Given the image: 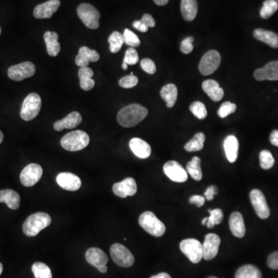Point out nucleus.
Wrapping results in <instances>:
<instances>
[{"mask_svg":"<svg viewBox=\"0 0 278 278\" xmlns=\"http://www.w3.org/2000/svg\"><path fill=\"white\" fill-rule=\"evenodd\" d=\"M260 164L264 169H272L275 165V159L272 152L268 150H263L260 153Z\"/></svg>","mask_w":278,"mask_h":278,"instance_id":"39","label":"nucleus"},{"mask_svg":"<svg viewBox=\"0 0 278 278\" xmlns=\"http://www.w3.org/2000/svg\"><path fill=\"white\" fill-rule=\"evenodd\" d=\"M190 111L194 114L198 119H204L207 116V110L205 104L200 101H195L190 104Z\"/></svg>","mask_w":278,"mask_h":278,"instance_id":"40","label":"nucleus"},{"mask_svg":"<svg viewBox=\"0 0 278 278\" xmlns=\"http://www.w3.org/2000/svg\"><path fill=\"white\" fill-rule=\"evenodd\" d=\"M86 260L94 268L105 266L108 262V258L105 253L99 248H91L87 250L85 254Z\"/></svg>","mask_w":278,"mask_h":278,"instance_id":"21","label":"nucleus"},{"mask_svg":"<svg viewBox=\"0 0 278 278\" xmlns=\"http://www.w3.org/2000/svg\"><path fill=\"white\" fill-rule=\"evenodd\" d=\"M56 183L62 189L67 191H77L81 186L80 178L70 173H60L56 176Z\"/></svg>","mask_w":278,"mask_h":278,"instance_id":"17","label":"nucleus"},{"mask_svg":"<svg viewBox=\"0 0 278 278\" xmlns=\"http://www.w3.org/2000/svg\"><path fill=\"white\" fill-rule=\"evenodd\" d=\"M138 223L148 234L153 237H162L166 232V226L152 212H144L139 217Z\"/></svg>","mask_w":278,"mask_h":278,"instance_id":"4","label":"nucleus"},{"mask_svg":"<svg viewBox=\"0 0 278 278\" xmlns=\"http://www.w3.org/2000/svg\"><path fill=\"white\" fill-rule=\"evenodd\" d=\"M205 135L203 132L196 134L191 140L185 145V149L189 152H198L202 150L205 142Z\"/></svg>","mask_w":278,"mask_h":278,"instance_id":"35","label":"nucleus"},{"mask_svg":"<svg viewBox=\"0 0 278 278\" xmlns=\"http://www.w3.org/2000/svg\"><path fill=\"white\" fill-rule=\"evenodd\" d=\"M150 278H172L170 277V275L167 273H164V272H162V273L159 274L157 275H154V276L151 277Z\"/></svg>","mask_w":278,"mask_h":278,"instance_id":"53","label":"nucleus"},{"mask_svg":"<svg viewBox=\"0 0 278 278\" xmlns=\"http://www.w3.org/2000/svg\"><path fill=\"white\" fill-rule=\"evenodd\" d=\"M220 237L215 234H209L205 237L203 244V258L206 261H210L216 258L218 254L220 245Z\"/></svg>","mask_w":278,"mask_h":278,"instance_id":"14","label":"nucleus"},{"mask_svg":"<svg viewBox=\"0 0 278 278\" xmlns=\"http://www.w3.org/2000/svg\"><path fill=\"white\" fill-rule=\"evenodd\" d=\"M139 60L138 52L134 47H130L125 52V58L124 61L128 65H135Z\"/></svg>","mask_w":278,"mask_h":278,"instance_id":"43","label":"nucleus"},{"mask_svg":"<svg viewBox=\"0 0 278 278\" xmlns=\"http://www.w3.org/2000/svg\"><path fill=\"white\" fill-rule=\"evenodd\" d=\"M204 92L214 101H220L224 96V91L215 80H207L202 84Z\"/></svg>","mask_w":278,"mask_h":278,"instance_id":"24","label":"nucleus"},{"mask_svg":"<svg viewBox=\"0 0 278 278\" xmlns=\"http://www.w3.org/2000/svg\"><path fill=\"white\" fill-rule=\"evenodd\" d=\"M141 67L142 70L149 74H153L156 72V66L154 61H152L151 59L145 58L141 61Z\"/></svg>","mask_w":278,"mask_h":278,"instance_id":"45","label":"nucleus"},{"mask_svg":"<svg viewBox=\"0 0 278 278\" xmlns=\"http://www.w3.org/2000/svg\"><path fill=\"white\" fill-rule=\"evenodd\" d=\"M77 15L89 29H96L99 27L101 14L94 5L89 3L80 4L77 7Z\"/></svg>","mask_w":278,"mask_h":278,"instance_id":"6","label":"nucleus"},{"mask_svg":"<svg viewBox=\"0 0 278 278\" xmlns=\"http://www.w3.org/2000/svg\"><path fill=\"white\" fill-rule=\"evenodd\" d=\"M149 114V111L138 104H129L121 108L118 112L117 120L121 126L132 128L143 121Z\"/></svg>","mask_w":278,"mask_h":278,"instance_id":"1","label":"nucleus"},{"mask_svg":"<svg viewBox=\"0 0 278 278\" xmlns=\"http://www.w3.org/2000/svg\"><path fill=\"white\" fill-rule=\"evenodd\" d=\"M205 201L206 198H204L203 196H198V195H194L190 198V204H192V205L195 204L197 207H203L205 204Z\"/></svg>","mask_w":278,"mask_h":278,"instance_id":"48","label":"nucleus"},{"mask_svg":"<svg viewBox=\"0 0 278 278\" xmlns=\"http://www.w3.org/2000/svg\"><path fill=\"white\" fill-rule=\"evenodd\" d=\"M165 174L173 182L185 183L187 181L188 173L186 169L176 161H169L163 167Z\"/></svg>","mask_w":278,"mask_h":278,"instance_id":"13","label":"nucleus"},{"mask_svg":"<svg viewBox=\"0 0 278 278\" xmlns=\"http://www.w3.org/2000/svg\"><path fill=\"white\" fill-rule=\"evenodd\" d=\"M141 21L145 24V26H148V27H155V21L153 19L152 15L150 14H144L143 16H142Z\"/></svg>","mask_w":278,"mask_h":278,"instance_id":"50","label":"nucleus"},{"mask_svg":"<svg viewBox=\"0 0 278 278\" xmlns=\"http://www.w3.org/2000/svg\"><path fill=\"white\" fill-rule=\"evenodd\" d=\"M82 121V117L80 113L77 111H73L65 117L63 119L60 120L55 122L53 128L57 132H61L65 128L72 129L78 126Z\"/></svg>","mask_w":278,"mask_h":278,"instance_id":"20","label":"nucleus"},{"mask_svg":"<svg viewBox=\"0 0 278 278\" xmlns=\"http://www.w3.org/2000/svg\"><path fill=\"white\" fill-rule=\"evenodd\" d=\"M97 270L102 274H105L106 272H108V268H107L106 265L105 266L100 267L99 268H97Z\"/></svg>","mask_w":278,"mask_h":278,"instance_id":"55","label":"nucleus"},{"mask_svg":"<svg viewBox=\"0 0 278 278\" xmlns=\"http://www.w3.org/2000/svg\"><path fill=\"white\" fill-rule=\"evenodd\" d=\"M229 224L233 235L238 238H243L246 234V227L244 224V217L239 212H234L231 215Z\"/></svg>","mask_w":278,"mask_h":278,"instance_id":"23","label":"nucleus"},{"mask_svg":"<svg viewBox=\"0 0 278 278\" xmlns=\"http://www.w3.org/2000/svg\"><path fill=\"white\" fill-rule=\"evenodd\" d=\"M193 36H189L183 39L182 42L181 46H180V50L182 53L185 54H189L193 50Z\"/></svg>","mask_w":278,"mask_h":278,"instance_id":"46","label":"nucleus"},{"mask_svg":"<svg viewBox=\"0 0 278 278\" xmlns=\"http://www.w3.org/2000/svg\"><path fill=\"white\" fill-rule=\"evenodd\" d=\"M208 278H216V277H209Z\"/></svg>","mask_w":278,"mask_h":278,"instance_id":"59","label":"nucleus"},{"mask_svg":"<svg viewBox=\"0 0 278 278\" xmlns=\"http://www.w3.org/2000/svg\"><path fill=\"white\" fill-rule=\"evenodd\" d=\"M210 216L206 217L202 220V224L206 225L209 229L214 228L215 225L222 223L224 220V213L220 209H215V210H209Z\"/></svg>","mask_w":278,"mask_h":278,"instance_id":"34","label":"nucleus"},{"mask_svg":"<svg viewBox=\"0 0 278 278\" xmlns=\"http://www.w3.org/2000/svg\"><path fill=\"white\" fill-rule=\"evenodd\" d=\"M236 110H237V105L235 104L227 101L223 103L222 105L220 106L217 114L220 118H225L230 114L235 112Z\"/></svg>","mask_w":278,"mask_h":278,"instance_id":"42","label":"nucleus"},{"mask_svg":"<svg viewBox=\"0 0 278 278\" xmlns=\"http://www.w3.org/2000/svg\"><path fill=\"white\" fill-rule=\"evenodd\" d=\"M268 265L271 269H278V251L272 253L268 258Z\"/></svg>","mask_w":278,"mask_h":278,"instance_id":"47","label":"nucleus"},{"mask_svg":"<svg viewBox=\"0 0 278 278\" xmlns=\"http://www.w3.org/2000/svg\"><path fill=\"white\" fill-rule=\"evenodd\" d=\"M89 142V135L85 132L77 130L64 135L60 141V145L65 150L77 152L85 149Z\"/></svg>","mask_w":278,"mask_h":278,"instance_id":"3","label":"nucleus"},{"mask_svg":"<svg viewBox=\"0 0 278 278\" xmlns=\"http://www.w3.org/2000/svg\"><path fill=\"white\" fill-rule=\"evenodd\" d=\"M254 36L272 47L278 48V35L275 32L264 29H256L254 31Z\"/></svg>","mask_w":278,"mask_h":278,"instance_id":"29","label":"nucleus"},{"mask_svg":"<svg viewBox=\"0 0 278 278\" xmlns=\"http://www.w3.org/2000/svg\"><path fill=\"white\" fill-rule=\"evenodd\" d=\"M186 172L191 176L196 181H200L203 178V173L201 169V159L197 156H194L192 159L187 166H186Z\"/></svg>","mask_w":278,"mask_h":278,"instance_id":"33","label":"nucleus"},{"mask_svg":"<svg viewBox=\"0 0 278 278\" xmlns=\"http://www.w3.org/2000/svg\"><path fill=\"white\" fill-rule=\"evenodd\" d=\"M100 55L95 50H91L87 46H82L79 49L78 55L76 56V64L80 67H86L90 62L99 60Z\"/></svg>","mask_w":278,"mask_h":278,"instance_id":"19","label":"nucleus"},{"mask_svg":"<svg viewBox=\"0 0 278 278\" xmlns=\"http://www.w3.org/2000/svg\"><path fill=\"white\" fill-rule=\"evenodd\" d=\"M42 101L39 94L31 93L25 98L21 108L20 117L24 121L34 119L41 109Z\"/></svg>","mask_w":278,"mask_h":278,"instance_id":"5","label":"nucleus"},{"mask_svg":"<svg viewBox=\"0 0 278 278\" xmlns=\"http://www.w3.org/2000/svg\"><path fill=\"white\" fill-rule=\"evenodd\" d=\"M108 43L110 45V51L113 53H118L125 43L123 35L118 31H114L108 37Z\"/></svg>","mask_w":278,"mask_h":278,"instance_id":"36","label":"nucleus"},{"mask_svg":"<svg viewBox=\"0 0 278 278\" xmlns=\"http://www.w3.org/2000/svg\"><path fill=\"white\" fill-rule=\"evenodd\" d=\"M94 71L90 67H80L78 70L80 86L84 91H91L94 87L95 82L93 80Z\"/></svg>","mask_w":278,"mask_h":278,"instance_id":"28","label":"nucleus"},{"mask_svg":"<svg viewBox=\"0 0 278 278\" xmlns=\"http://www.w3.org/2000/svg\"><path fill=\"white\" fill-rule=\"evenodd\" d=\"M180 250L192 263H200L203 258V244L196 239L183 240L180 243Z\"/></svg>","mask_w":278,"mask_h":278,"instance_id":"7","label":"nucleus"},{"mask_svg":"<svg viewBox=\"0 0 278 278\" xmlns=\"http://www.w3.org/2000/svg\"><path fill=\"white\" fill-rule=\"evenodd\" d=\"M132 26H133L135 29H136L137 30L140 31V32H146L147 31L149 30V27L145 26V24L141 20L135 21L133 24H132Z\"/></svg>","mask_w":278,"mask_h":278,"instance_id":"51","label":"nucleus"},{"mask_svg":"<svg viewBox=\"0 0 278 278\" xmlns=\"http://www.w3.org/2000/svg\"><path fill=\"white\" fill-rule=\"evenodd\" d=\"M45 43L46 51L51 56H56L60 51V45L58 42L59 36L56 32L46 31L44 33Z\"/></svg>","mask_w":278,"mask_h":278,"instance_id":"26","label":"nucleus"},{"mask_svg":"<svg viewBox=\"0 0 278 278\" xmlns=\"http://www.w3.org/2000/svg\"><path fill=\"white\" fill-rule=\"evenodd\" d=\"M122 69L125 70H126L127 69H128V64H127L126 63H125V62H123V63H122Z\"/></svg>","mask_w":278,"mask_h":278,"instance_id":"57","label":"nucleus"},{"mask_svg":"<svg viewBox=\"0 0 278 278\" xmlns=\"http://www.w3.org/2000/svg\"><path fill=\"white\" fill-rule=\"evenodd\" d=\"M35 72V65L31 62L26 61L9 67L8 70V76L11 80L21 81L24 79L32 77L34 75Z\"/></svg>","mask_w":278,"mask_h":278,"instance_id":"11","label":"nucleus"},{"mask_svg":"<svg viewBox=\"0 0 278 278\" xmlns=\"http://www.w3.org/2000/svg\"><path fill=\"white\" fill-rule=\"evenodd\" d=\"M43 176V169L39 165L31 163L22 169L20 174V182L22 186L32 187L39 181Z\"/></svg>","mask_w":278,"mask_h":278,"instance_id":"10","label":"nucleus"},{"mask_svg":"<svg viewBox=\"0 0 278 278\" xmlns=\"http://www.w3.org/2000/svg\"><path fill=\"white\" fill-rule=\"evenodd\" d=\"M257 80H278V60L270 62L263 68L258 69L254 73Z\"/></svg>","mask_w":278,"mask_h":278,"instance_id":"18","label":"nucleus"},{"mask_svg":"<svg viewBox=\"0 0 278 278\" xmlns=\"http://www.w3.org/2000/svg\"><path fill=\"white\" fill-rule=\"evenodd\" d=\"M5 203L11 210H17L20 203V196L12 190H0V203Z\"/></svg>","mask_w":278,"mask_h":278,"instance_id":"27","label":"nucleus"},{"mask_svg":"<svg viewBox=\"0 0 278 278\" xmlns=\"http://www.w3.org/2000/svg\"><path fill=\"white\" fill-rule=\"evenodd\" d=\"M138 79L136 76L128 75L119 80V85L123 88H132L138 84Z\"/></svg>","mask_w":278,"mask_h":278,"instance_id":"44","label":"nucleus"},{"mask_svg":"<svg viewBox=\"0 0 278 278\" xmlns=\"http://www.w3.org/2000/svg\"><path fill=\"white\" fill-rule=\"evenodd\" d=\"M235 278H262V274L256 266L247 265L237 270Z\"/></svg>","mask_w":278,"mask_h":278,"instance_id":"32","label":"nucleus"},{"mask_svg":"<svg viewBox=\"0 0 278 278\" xmlns=\"http://www.w3.org/2000/svg\"><path fill=\"white\" fill-rule=\"evenodd\" d=\"M131 150L140 159H148L152 153L150 145L139 138H133L129 142Z\"/></svg>","mask_w":278,"mask_h":278,"instance_id":"22","label":"nucleus"},{"mask_svg":"<svg viewBox=\"0 0 278 278\" xmlns=\"http://www.w3.org/2000/svg\"><path fill=\"white\" fill-rule=\"evenodd\" d=\"M111 256L114 263L122 268H129L135 263V258L125 246L120 244H114L110 249Z\"/></svg>","mask_w":278,"mask_h":278,"instance_id":"8","label":"nucleus"},{"mask_svg":"<svg viewBox=\"0 0 278 278\" xmlns=\"http://www.w3.org/2000/svg\"><path fill=\"white\" fill-rule=\"evenodd\" d=\"M278 9V3L275 0H265L263 7L260 11V15L263 19H269Z\"/></svg>","mask_w":278,"mask_h":278,"instance_id":"37","label":"nucleus"},{"mask_svg":"<svg viewBox=\"0 0 278 278\" xmlns=\"http://www.w3.org/2000/svg\"><path fill=\"white\" fill-rule=\"evenodd\" d=\"M270 142L272 145H275V146L278 147V130H275L271 134V136H270Z\"/></svg>","mask_w":278,"mask_h":278,"instance_id":"52","label":"nucleus"},{"mask_svg":"<svg viewBox=\"0 0 278 278\" xmlns=\"http://www.w3.org/2000/svg\"><path fill=\"white\" fill-rule=\"evenodd\" d=\"M4 135L2 132L0 131V144L3 142Z\"/></svg>","mask_w":278,"mask_h":278,"instance_id":"56","label":"nucleus"},{"mask_svg":"<svg viewBox=\"0 0 278 278\" xmlns=\"http://www.w3.org/2000/svg\"><path fill=\"white\" fill-rule=\"evenodd\" d=\"M2 271H3V266H2V264L0 263V276L2 275Z\"/></svg>","mask_w":278,"mask_h":278,"instance_id":"58","label":"nucleus"},{"mask_svg":"<svg viewBox=\"0 0 278 278\" xmlns=\"http://www.w3.org/2000/svg\"><path fill=\"white\" fill-rule=\"evenodd\" d=\"M218 193V189H217V186H210L207 188V190H206L205 193H204V196H205V198L207 199L209 201H212L214 200V197L215 195Z\"/></svg>","mask_w":278,"mask_h":278,"instance_id":"49","label":"nucleus"},{"mask_svg":"<svg viewBox=\"0 0 278 278\" xmlns=\"http://www.w3.org/2000/svg\"><path fill=\"white\" fill-rule=\"evenodd\" d=\"M160 95L162 99L166 101L167 108H173L177 101V87L173 84H166L161 90Z\"/></svg>","mask_w":278,"mask_h":278,"instance_id":"31","label":"nucleus"},{"mask_svg":"<svg viewBox=\"0 0 278 278\" xmlns=\"http://www.w3.org/2000/svg\"><path fill=\"white\" fill-rule=\"evenodd\" d=\"M51 224V217L46 213H36L29 216L22 225V231L27 237L38 235L43 229L49 227Z\"/></svg>","mask_w":278,"mask_h":278,"instance_id":"2","label":"nucleus"},{"mask_svg":"<svg viewBox=\"0 0 278 278\" xmlns=\"http://www.w3.org/2000/svg\"><path fill=\"white\" fill-rule=\"evenodd\" d=\"M0 35H1V27H0Z\"/></svg>","mask_w":278,"mask_h":278,"instance_id":"61","label":"nucleus"},{"mask_svg":"<svg viewBox=\"0 0 278 278\" xmlns=\"http://www.w3.org/2000/svg\"><path fill=\"white\" fill-rule=\"evenodd\" d=\"M32 272L35 278H52L50 268L41 262H36L32 266Z\"/></svg>","mask_w":278,"mask_h":278,"instance_id":"38","label":"nucleus"},{"mask_svg":"<svg viewBox=\"0 0 278 278\" xmlns=\"http://www.w3.org/2000/svg\"><path fill=\"white\" fill-rule=\"evenodd\" d=\"M124 42L131 47H138L140 46L141 41L135 32L128 29H125L123 33Z\"/></svg>","mask_w":278,"mask_h":278,"instance_id":"41","label":"nucleus"},{"mask_svg":"<svg viewBox=\"0 0 278 278\" xmlns=\"http://www.w3.org/2000/svg\"><path fill=\"white\" fill-rule=\"evenodd\" d=\"M181 12L185 20H194L198 12V4L196 0H181Z\"/></svg>","mask_w":278,"mask_h":278,"instance_id":"30","label":"nucleus"},{"mask_svg":"<svg viewBox=\"0 0 278 278\" xmlns=\"http://www.w3.org/2000/svg\"><path fill=\"white\" fill-rule=\"evenodd\" d=\"M250 199L258 217L263 220L268 219L271 212L264 193L259 190H252L250 193Z\"/></svg>","mask_w":278,"mask_h":278,"instance_id":"12","label":"nucleus"},{"mask_svg":"<svg viewBox=\"0 0 278 278\" xmlns=\"http://www.w3.org/2000/svg\"><path fill=\"white\" fill-rule=\"evenodd\" d=\"M60 5V0H49L36 5L33 11V15L36 19H49L58 9Z\"/></svg>","mask_w":278,"mask_h":278,"instance_id":"16","label":"nucleus"},{"mask_svg":"<svg viewBox=\"0 0 278 278\" xmlns=\"http://www.w3.org/2000/svg\"><path fill=\"white\" fill-rule=\"evenodd\" d=\"M154 2H155L156 5H165L169 2V0H153Z\"/></svg>","mask_w":278,"mask_h":278,"instance_id":"54","label":"nucleus"},{"mask_svg":"<svg viewBox=\"0 0 278 278\" xmlns=\"http://www.w3.org/2000/svg\"><path fill=\"white\" fill-rule=\"evenodd\" d=\"M224 151L227 160L231 163L237 161L239 151V142L237 137L234 135H229L225 138L224 142Z\"/></svg>","mask_w":278,"mask_h":278,"instance_id":"25","label":"nucleus"},{"mask_svg":"<svg viewBox=\"0 0 278 278\" xmlns=\"http://www.w3.org/2000/svg\"><path fill=\"white\" fill-rule=\"evenodd\" d=\"M130 75H134L133 72H132V73H130Z\"/></svg>","mask_w":278,"mask_h":278,"instance_id":"60","label":"nucleus"},{"mask_svg":"<svg viewBox=\"0 0 278 278\" xmlns=\"http://www.w3.org/2000/svg\"><path fill=\"white\" fill-rule=\"evenodd\" d=\"M136 182L133 178H126L123 181L113 185V193L120 198H126L127 196H132L136 194Z\"/></svg>","mask_w":278,"mask_h":278,"instance_id":"15","label":"nucleus"},{"mask_svg":"<svg viewBox=\"0 0 278 278\" xmlns=\"http://www.w3.org/2000/svg\"><path fill=\"white\" fill-rule=\"evenodd\" d=\"M221 56L217 50H212L203 55L199 65L200 73L204 76L214 73L220 67Z\"/></svg>","mask_w":278,"mask_h":278,"instance_id":"9","label":"nucleus"}]
</instances>
